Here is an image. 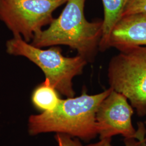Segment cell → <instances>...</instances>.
Returning a JSON list of instances; mask_svg holds the SVG:
<instances>
[{
	"instance_id": "obj_3",
	"label": "cell",
	"mask_w": 146,
	"mask_h": 146,
	"mask_svg": "<svg viewBox=\"0 0 146 146\" xmlns=\"http://www.w3.org/2000/svg\"><path fill=\"white\" fill-rule=\"evenodd\" d=\"M9 55L26 58L42 70L45 80L58 92L67 98L74 97L73 78L83 73L88 61L78 55L65 57L59 47L47 49L33 46L20 36H13L5 43Z\"/></svg>"
},
{
	"instance_id": "obj_5",
	"label": "cell",
	"mask_w": 146,
	"mask_h": 146,
	"mask_svg": "<svg viewBox=\"0 0 146 146\" xmlns=\"http://www.w3.org/2000/svg\"><path fill=\"white\" fill-rule=\"evenodd\" d=\"M68 0H0V21L13 36L31 43L43 27L53 21V13Z\"/></svg>"
},
{
	"instance_id": "obj_14",
	"label": "cell",
	"mask_w": 146,
	"mask_h": 146,
	"mask_svg": "<svg viewBox=\"0 0 146 146\" xmlns=\"http://www.w3.org/2000/svg\"><path fill=\"white\" fill-rule=\"evenodd\" d=\"M145 124H146V121H145ZM145 139H146V138H145Z\"/></svg>"
},
{
	"instance_id": "obj_12",
	"label": "cell",
	"mask_w": 146,
	"mask_h": 146,
	"mask_svg": "<svg viewBox=\"0 0 146 146\" xmlns=\"http://www.w3.org/2000/svg\"><path fill=\"white\" fill-rule=\"evenodd\" d=\"M111 141V138L104 139L96 143L89 144L86 146H112ZM124 143L125 146H139V141L135 138H125Z\"/></svg>"
},
{
	"instance_id": "obj_6",
	"label": "cell",
	"mask_w": 146,
	"mask_h": 146,
	"mask_svg": "<svg viewBox=\"0 0 146 146\" xmlns=\"http://www.w3.org/2000/svg\"><path fill=\"white\" fill-rule=\"evenodd\" d=\"M133 113V108L127 98L112 89L96 113L100 139H111L116 135L136 139V130L131 121Z\"/></svg>"
},
{
	"instance_id": "obj_8",
	"label": "cell",
	"mask_w": 146,
	"mask_h": 146,
	"mask_svg": "<svg viewBox=\"0 0 146 146\" xmlns=\"http://www.w3.org/2000/svg\"><path fill=\"white\" fill-rule=\"evenodd\" d=\"M104 18L103 34L100 44V50H106V46L110 33L116 23L119 21L128 0H102Z\"/></svg>"
},
{
	"instance_id": "obj_7",
	"label": "cell",
	"mask_w": 146,
	"mask_h": 146,
	"mask_svg": "<svg viewBox=\"0 0 146 146\" xmlns=\"http://www.w3.org/2000/svg\"><path fill=\"white\" fill-rule=\"evenodd\" d=\"M137 46H146V14L121 17L110 33L106 50Z\"/></svg>"
},
{
	"instance_id": "obj_1",
	"label": "cell",
	"mask_w": 146,
	"mask_h": 146,
	"mask_svg": "<svg viewBox=\"0 0 146 146\" xmlns=\"http://www.w3.org/2000/svg\"><path fill=\"white\" fill-rule=\"evenodd\" d=\"M112 88L95 95L84 92L78 97L61 100L55 110L31 115L29 119V133L35 135L55 132L65 134L88 142L99 135L96 113L100 104Z\"/></svg>"
},
{
	"instance_id": "obj_4",
	"label": "cell",
	"mask_w": 146,
	"mask_h": 146,
	"mask_svg": "<svg viewBox=\"0 0 146 146\" xmlns=\"http://www.w3.org/2000/svg\"><path fill=\"white\" fill-rule=\"evenodd\" d=\"M110 87L123 95L139 117L146 115V46L127 47L111 59Z\"/></svg>"
},
{
	"instance_id": "obj_2",
	"label": "cell",
	"mask_w": 146,
	"mask_h": 146,
	"mask_svg": "<svg viewBox=\"0 0 146 146\" xmlns=\"http://www.w3.org/2000/svg\"><path fill=\"white\" fill-rule=\"evenodd\" d=\"M86 0H68L61 14L49 27L37 33L31 44L38 48L67 46L92 62L103 34V20L89 22L84 15Z\"/></svg>"
},
{
	"instance_id": "obj_13",
	"label": "cell",
	"mask_w": 146,
	"mask_h": 146,
	"mask_svg": "<svg viewBox=\"0 0 146 146\" xmlns=\"http://www.w3.org/2000/svg\"><path fill=\"white\" fill-rule=\"evenodd\" d=\"M146 135L145 125L142 122H138L136 139L139 141V146H146Z\"/></svg>"
},
{
	"instance_id": "obj_10",
	"label": "cell",
	"mask_w": 146,
	"mask_h": 146,
	"mask_svg": "<svg viewBox=\"0 0 146 146\" xmlns=\"http://www.w3.org/2000/svg\"><path fill=\"white\" fill-rule=\"evenodd\" d=\"M146 14V0H128L122 16Z\"/></svg>"
},
{
	"instance_id": "obj_9",
	"label": "cell",
	"mask_w": 146,
	"mask_h": 146,
	"mask_svg": "<svg viewBox=\"0 0 146 146\" xmlns=\"http://www.w3.org/2000/svg\"><path fill=\"white\" fill-rule=\"evenodd\" d=\"M61 100L58 91L46 80L34 89L31 95L32 104L42 113L55 110Z\"/></svg>"
},
{
	"instance_id": "obj_11",
	"label": "cell",
	"mask_w": 146,
	"mask_h": 146,
	"mask_svg": "<svg viewBox=\"0 0 146 146\" xmlns=\"http://www.w3.org/2000/svg\"><path fill=\"white\" fill-rule=\"evenodd\" d=\"M55 138L58 146H83L78 139L65 134L56 133Z\"/></svg>"
}]
</instances>
